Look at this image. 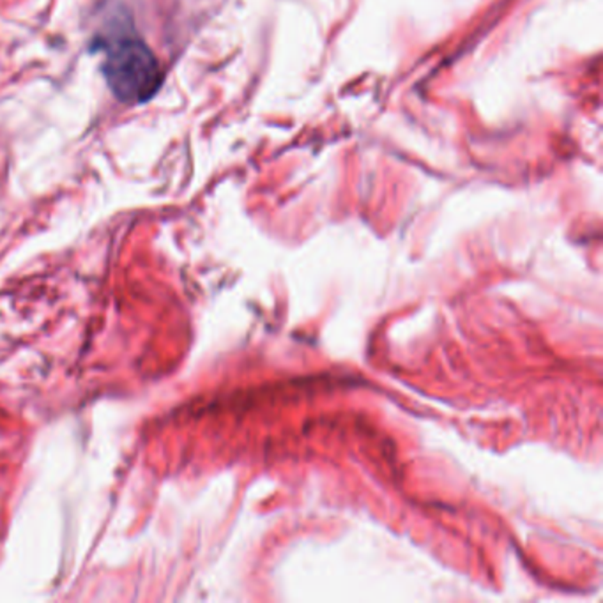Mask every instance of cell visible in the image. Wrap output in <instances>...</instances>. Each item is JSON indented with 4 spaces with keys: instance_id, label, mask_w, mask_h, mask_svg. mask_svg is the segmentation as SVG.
Wrapping results in <instances>:
<instances>
[{
    "instance_id": "obj_1",
    "label": "cell",
    "mask_w": 603,
    "mask_h": 603,
    "mask_svg": "<svg viewBox=\"0 0 603 603\" xmlns=\"http://www.w3.org/2000/svg\"><path fill=\"white\" fill-rule=\"evenodd\" d=\"M103 74L120 101L143 103L158 92L163 81L159 62L135 30L115 27L103 39Z\"/></svg>"
}]
</instances>
